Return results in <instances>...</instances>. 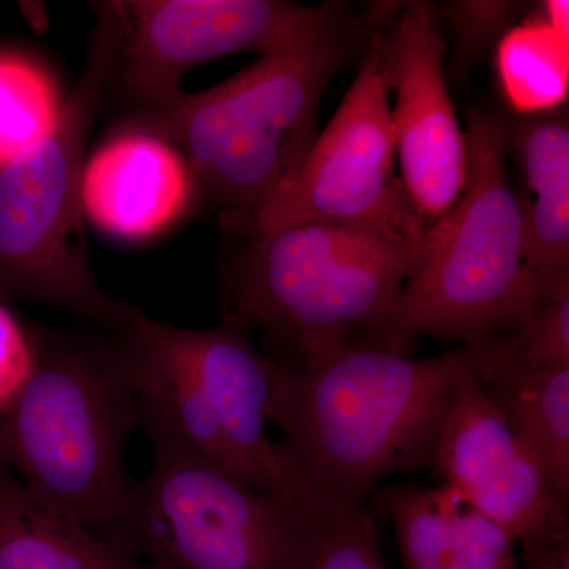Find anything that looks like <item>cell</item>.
Returning a JSON list of instances; mask_svg holds the SVG:
<instances>
[{
  "mask_svg": "<svg viewBox=\"0 0 569 569\" xmlns=\"http://www.w3.org/2000/svg\"><path fill=\"white\" fill-rule=\"evenodd\" d=\"M82 208L116 238H151L194 209V189L182 153L159 134L122 126L82 170Z\"/></svg>",
  "mask_w": 569,
  "mask_h": 569,
  "instance_id": "cell-13",
  "label": "cell"
},
{
  "mask_svg": "<svg viewBox=\"0 0 569 569\" xmlns=\"http://www.w3.org/2000/svg\"><path fill=\"white\" fill-rule=\"evenodd\" d=\"M497 70L516 111L537 116L560 110L569 91V37L542 13L529 18L500 37Z\"/></svg>",
  "mask_w": 569,
  "mask_h": 569,
  "instance_id": "cell-18",
  "label": "cell"
},
{
  "mask_svg": "<svg viewBox=\"0 0 569 569\" xmlns=\"http://www.w3.org/2000/svg\"><path fill=\"white\" fill-rule=\"evenodd\" d=\"M378 507L395 523L408 569H512L518 542L451 486L392 488Z\"/></svg>",
  "mask_w": 569,
  "mask_h": 569,
  "instance_id": "cell-14",
  "label": "cell"
},
{
  "mask_svg": "<svg viewBox=\"0 0 569 569\" xmlns=\"http://www.w3.org/2000/svg\"><path fill=\"white\" fill-rule=\"evenodd\" d=\"M507 342L515 365L569 367V287L542 299L529 323Z\"/></svg>",
  "mask_w": 569,
  "mask_h": 569,
  "instance_id": "cell-21",
  "label": "cell"
},
{
  "mask_svg": "<svg viewBox=\"0 0 569 569\" xmlns=\"http://www.w3.org/2000/svg\"><path fill=\"white\" fill-rule=\"evenodd\" d=\"M152 448L112 546L153 569H299L332 518L254 489L140 406Z\"/></svg>",
  "mask_w": 569,
  "mask_h": 569,
  "instance_id": "cell-7",
  "label": "cell"
},
{
  "mask_svg": "<svg viewBox=\"0 0 569 569\" xmlns=\"http://www.w3.org/2000/svg\"><path fill=\"white\" fill-rule=\"evenodd\" d=\"M0 569H153L37 496L0 462Z\"/></svg>",
  "mask_w": 569,
  "mask_h": 569,
  "instance_id": "cell-16",
  "label": "cell"
},
{
  "mask_svg": "<svg viewBox=\"0 0 569 569\" xmlns=\"http://www.w3.org/2000/svg\"><path fill=\"white\" fill-rule=\"evenodd\" d=\"M39 358L31 335L0 299V415L6 413L31 380Z\"/></svg>",
  "mask_w": 569,
  "mask_h": 569,
  "instance_id": "cell-23",
  "label": "cell"
},
{
  "mask_svg": "<svg viewBox=\"0 0 569 569\" xmlns=\"http://www.w3.org/2000/svg\"><path fill=\"white\" fill-rule=\"evenodd\" d=\"M509 429L545 463L553 489L569 500V367L509 362L482 383Z\"/></svg>",
  "mask_w": 569,
  "mask_h": 569,
  "instance_id": "cell-17",
  "label": "cell"
},
{
  "mask_svg": "<svg viewBox=\"0 0 569 569\" xmlns=\"http://www.w3.org/2000/svg\"><path fill=\"white\" fill-rule=\"evenodd\" d=\"M508 359L507 339L433 358L350 346L299 365L274 359L271 425L329 511L343 515L385 475L430 466L460 389L485 383Z\"/></svg>",
  "mask_w": 569,
  "mask_h": 569,
  "instance_id": "cell-1",
  "label": "cell"
},
{
  "mask_svg": "<svg viewBox=\"0 0 569 569\" xmlns=\"http://www.w3.org/2000/svg\"><path fill=\"white\" fill-rule=\"evenodd\" d=\"M542 14L556 31L569 37V2L568 0H548L542 7Z\"/></svg>",
  "mask_w": 569,
  "mask_h": 569,
  "instance_id": "cell-25",
  "label": "cell"
},
{
  "mask_svg": "<svg viewBox=\"0 0 569 569\" xmlns=\"http://www.w3.org/2000/svg\"><path fill=\"white\" fill-rule=\"evenodd\" d=\"M389 22L370 41L358 77L323 133H318L293 186L247 222L250 234L313 222L403 236H419L432 227L415 209L396 170L388 99Z\"/></svg>",
  "mask_w": 569,
  "mask_h": 569,
  "instance_id": "cell-8",
  "label": "cell"
},
{
  "mask_svg": "<svg viewBox=\"0 0 569 569\" xmlns=\"http://www.w3.org/2000/svg\"><path fill=\"white\" fill-rule=\"evenodd\" d=\"M462 194L436 224L426 260L397 298L380 348L406 353L421 336L467 346L529 323L542 287L526 258V208L507 173V132L492 116L468 118Z\"/></svg>",
  "mask_w": 569,
  "mask_h": 569,
  "instance_id": "cell-6",
  "label": "cell"
},
{
  "mask_svg": "<svg viewBox=\"0 0 569 569\" xmlns=\"http://www.w3.org/2000/svg\"><path fill=\"white\" fill-rule=\"evenodd\" d=\"M447 41L430 2L400 3L387 32L396 156L408 198L433 224L455 206L468 176V141L449 96Z\"/></svg>",
  "mask_w": 569,
  "mask_h": 569,
  "instance_id": "cell-11",
  "label": "cell"
},
{
  "mask_svg": "<svg viewBox=\"0 0 569 569\" xmlns=\"http://www.w3.org/2000/svg\"><path fill=\"white\" fill-rule=\"evenodd\" d=\"M430 466L471 508L507 530L527 560L569 538L568 503L537 451L490 402L482 381L466 385L452 400Z\"/></svg>",
  "mask_w": 569,
  "mask_h": 569,
  "instance_id": "cell-10",
  "label": "cell"
},
{
  "mask_svg": "<svg viewBox=\"0 0 569 569\" xmlns=\"http://www.w3.org/2000/svg\"><path fill=\"white\" fill-rule=\"evenodd\" d=\"M445 14L458 37L456 71L466 73L497 37L503 36L515 6L511 2H452Z\"/></svg>",
  "mask_w": 569,
  "mask_h": 569,
  "instance_id": "cell-22",
  "label": "cell"
},
{
  "mask_svg": "<svg viewBox=\"0 0 569 569\" xmlns=\"http://www.w3.org/2000/svg\"><path fill=\"white\" fill-rule=\"evenodd\" d=\"M533 201L526 209V258L542 299L569 287V122L567 111L530 116L507 130Z\"/></svg>",
  "mask_w": 569,
  "mask_h": 569,
  "instance_id": "cell-15",
  "label": "cell"
},
{
  "mask_svg": "<svg viewBox=\"0 0 569 569\" xmlns=\"http://www.w3.org/2000/svg\"><path fill=\"white\" fill-rule=\"evenodd\" d=\"M61 107L47 71L21 56L0 54V170L51 132Z\"/></svg>",
  "mask_w": 569,
  "mask_h": 569,
  "instance_id": "cell-19",
  "label": "cell"
},
{
  "mask_svg": "<svg viewBox=\"0 0 569 569\" xmlns=\"http://www.w3.org/2000/svg\"><path fill=\"white\" fill-rule=\"evenodd\" d=\"M299 569H387L372 512L361 507L329 519Z\"/></svg>",
  "mask_w": 569,
  "mask_h": 569,
  "instance_id": "cell-20",
  "label": "cell"
},
{
  "mask_svg": "<svg viewBox=\"0 0 569 569\" xmlns=\"http://www.w3.org/2000/svg\"><path fill=\"white\" fill-rule=\"evenodd\" d=\"M400 3H380L261 54L222 84L149 110L122 126L163 140L182 153L194 209H227L249 222L287 192L318 137L326 88L395 18Z\"/></svg>",
  "mask_w": 569,
  "mask_h": 569,
  "instance_id": "cell-2",
  "label": "cell"
},
{
  "mask_svg": "<svg viewBox=\"0 0 569 569\" xmlns=\"http://www.w3.org/2000/svg\"><path fill=\"white\" fill-rule=\"evenodd\" d=\"M529 569H569V538L529 559Z\"/></svg>",
  "mask_w": 569,
  "mask_h": 569,
  "instance_id": "cell-24",
  "label": "cell"
},
{
  "mask_svg": "<svg viewBox=\"0 0 569 569\" xmlns=\"http://www.w3.org/2000/svg\"><path fill=\"white\" fill-rule=\"evenodd\" d=\"M168 335L192 366L206 399L254 489L288 498L323 518L329 511L280 443L269 437L277 366L250 343L238 326L183 329L168 323Z\"/></svg>",
  "mask_w": 569,
  "mask_h": 569,
  "instance_id": "cell-12",
  "label": "cell"
},
{
  "mask_svg": "<svg viewBox=\"0 0 569 569\" xmlns=\"http://www.w3.org/2000/svg\"><path fill=\"white\" fill-rule=\"evenodd\" d=\"M119 43L110 97L129 114L181 96L183 74L198 63L239 51L277 50L340 20V3L280 0H119Z\"/></svg>",
  "mask_w": 569,
  "mask_h": 569,
  "instance_id": "cell-9",
  "label": "cell"
},
{
  "mask_svg": "<svg viewBox=\"0 0 569 569\" xmlns=\"http://www.w3.org/2000/svg\"><path fill=\"white\" fill-rule=\"evenodd\" d=\"M436 224L403 236L301 223L253 236L228 276V323L261 331L280 362L299 365L381 336L403 284L432 249Z\"/></svg>",
  "mask_w": 569,
  "mask_h": 569,
  "instance_id": "cell-4",
  "label": "cell"
},
{
  "mask_svg": "<svg viewBox=\"0 0 569 569\" xmlns=\"http://www.w3.org/2000/svg\"><path fill=\"white\" fill-rule=\"evenodd\" d=\"M111 332H37L31 380L0 415V462L112 546L137 493L123 455L140 426V400L121 337Z\"/></svg>",
  "mask_w": 569,
  "mask_h": 569,
  "instance_id": "cell-3",
  "label": "cell"
},
{
  "mask_svg": "<svg viewBox=\"0 0 569 569\" xmlns=\"http://www.w3.org/2000/svg\"><path fill=\"white\" fill-rule=\"evenodd\" d=\"M92 7L84 69L51 132L0 170V299L58 307L118 331L134 307L93 277L82 217L86 144L108 100L119 43L114 2Z\"/></svg>",
  "mask_w": 569,
  "mask_h": 569,
  "instance_id": "cell-5",
  "label": "cell"
}]
</instances>
